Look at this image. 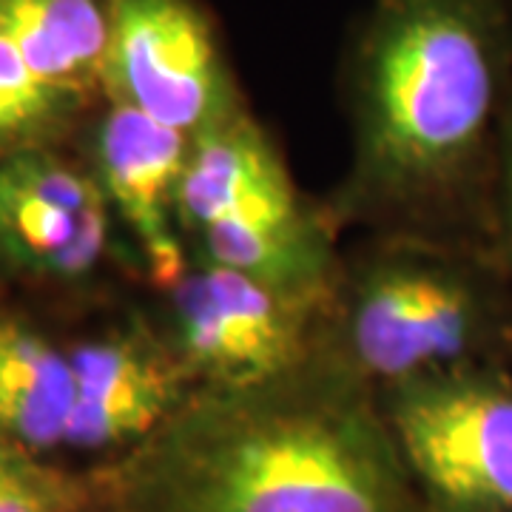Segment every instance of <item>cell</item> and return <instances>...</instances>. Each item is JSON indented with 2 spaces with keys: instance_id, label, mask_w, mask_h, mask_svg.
<instances>
[{
  "instance_id": "4fadbf2b",
  "label": "cell",
  "mask_w": 512,
  "mask_h": 512,
  "mask_svg": "<svg viewBox=\"0 0 512 512\" xmlns=\"http://www.w3.org/2000/svg\"><path fill=\"white\" fill-rule=\"evenodd\" d=\"M0 512H114L109 467L74 473L0 439Z\"/></svg>"
},
{
  "instance_id": "9c48e42d",
  "label": "cell",
  "mask_w": 512,
  "mask_h": 512,
  "mask_svg": "<svg viewBox=\"0 0 512 512\" xmlns=\"http://www.w3.org/2000/svg\"><path fill=\"white\" fill-rule=\"evenodd\" d=\"M74 413L66 447L120 458L151 439L200 387L154 316H131L72 348Z\"/></svg>"
},
{
  "instance_id": "277c9868",
  "label": "cell",
  "mask_w": 512,
  "mask_h": 512,
  "mask_svg": "<svg viewBox=\"0 0 512 512\" xmlns=\"http://www.w3.org/2000/svg\"><path fill=\"white\" fill-rule=\"evenodd\" d=\"M180 228L194 262L296 288H333L345 254L328 205L299 191L251 109L191 137Z\"/></svg>"
},
{
  "instance_id": "8992f818",
  "label": "cell",
  "mask_w": 512,
  "mask_h": 512,
  "mask_svg": "<svg viewBox=\"0 0 512 512\" xmlns=\"http://www.w3.org/2000/svg\"><path fill=\"white\" fill-rule=\"evenodd\" d=\"M333 288H296L191 259L160 288L154 319L197 387H239L291 373L330 348Z\"/></svg>"
},
{
  "instance_id": "52a82bcc",
  "label": "cell",
  "mask_w": 512,
  "mask_h": 512,
  "mask_svg": "<svg viewBox=\"0 0 512 512\" xmlns=\"http://www.w3.org/2000/svg\"><path fill=\"white\" fill-rule=\"evenodd\" d=\"M100 92L188 137L251 109L197 0H117Z\"/></svg>"
},
{
  "instance_id": "9a60e30c",
  "label": "cell",
  "mask_w": 512,
  "mask_h": 512,
  "mask_svg": "<svg viewBox=\"0 0 512 512\" xmlns=\"http://www.w3.org/2000/svg\"><path fill=\"white\" fill-rule=\"evenodd\" d=\"M493 242L501 265L512 276V94L498 128L493 168Z\"/></svg>"
},
{
  "instance_id": "5bb4252c",
  "label": "cell",
  "mask_w": 512,
  "mask_h": 512,
  "mask_svg": "<svg viewBox=\"0 0 512 512\" xmlns=\"http://www.w3.org/2000/svg\"><path fill=\"white\" fill-rule=\"evenodd\" d=\"M92 100L57 89L0 37V154L52 146Z\"/></svg>"
},
{
  "instance_id": "7a4b0ae2",
  "label": "cell",
  "mask_w": 512,
  "mask_h": 512,
  "mask_svg": "<svg viewBox=\"0 0 512 512\" xmlns=\"http://www.w3.org/2000/svg\"><path fill=\"white\" fill-rule=\"evenodd\" d=\"M114 512H427L379 390L325 350L239 387H200L114 458Z\"/></svg>"
},
{
  "instance_id": "3957f363",
  "label": "cell",
  "mask_w": 512,
  "mask_h": 512,
  "mask_svg": "<svg viewBox=\"0 0 512 512\" xmlns=\"http://www.w3.org/2000/svg\"><path fill=\"white\" fill-rule=\"evenodd\" d=\"M328 342L376 390L441 367L512 365V276L481 245L367 234L342 254Z\"/></svg>"
},
{
  "instance_id": "30bf717a",
  "label": "cell",
  "mask_w": 512,
  "mask_h": 512,
  "mask_svg": "<svg viewBox=\"0 0 512 512\" xmlns=\"http://www.w3.org/2000/svg\"><path fill=\"white\" fill-rule=\"evenodd\" d=\"M188 154V134L123 103H109L92 128L89 168L157 291L191 265L180 228V185Z\"/></svg>"
},
{
  "instance_id": "5b68a950",
  "label": "cell",
  "mask_w": 512,
  "mask_h": 512,
  "mask_svg": "<svg viewBox=\"0 0 512 512\" xmlns=\"http://www.w3.org/2000/svg\"><path fill=\"white\" fill-rule=\"evenodd\" d=\"M427 512H512V365L470 362L379 387Z\"/></svg>"
},
{
  "instance_id": "8fae6325",
  "label": "cell",
  "mask_w": 512,
  "mask_h": 512,
  "mask_svg": "<svg viewBox=\"0 0 512 512\" xmlns=\"http://www.w3.org/2000/svg\"><path fill=\"white\" fill-rule=\"evenodd\" d=\"M74 393L72 350L18 316H0V439L40 456L66 447Z\"/></svg>"
},
{
  "instance_id": "ba28073f",
  "label": "cell",
  "mask_w": 512,
  "mask_h": 512,
  "mask_svg": "<svg viewBox=\"0 0 512 512\" xmlns=\"http://www.w3.org/2000/svg\"><path fill=\"white\" fill-rule=\"evenodd\" d=\"M114 211L92 168L52 146L0 154V265L37 282H80L111 248Z\"/></svg>"
},
{
  "instance_id": "7c38bea8",
  "label": "cell",
  "mask_w": 512,
  "mask_h": 512,
  "mask_svg": "<svg viewBox=\"0 0 512 512\" xmlns=\"http://www.w3.org/2000/svg\"><path fill=\"white\" fill-rule=\"evenodd\" d=\"M117 0H0V37L46 83L94 100Z\"/></svg>"
},
{
  "instance_id": "6da1fadb",
  "label": "cell",
  "mask_w": 512,
  "mask_h": 512,
  "mask_svg": "<svg viewBox=\"0 0 512 512\" xmlns=\"http://www.w3.org/2000/svg\"><path fill=\"white\" fill-rule=\"evenodd\" d=\"M510 94V0H373L345 66L350 163L325 200L336 228L495 251Z\"/></svg>"
}]
</instances>
